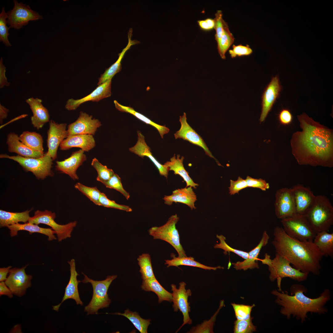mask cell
<instances>
[{
    "instance_id": "cell-1",
    "label": "cell",
    "mask_w": 333,
    "mask_h": 333,
    "mask_svg": "<svg viewBox=\"0 0 333 333\" xmlns=\"http://www.w3.org/2000/svg\"><path fill=\"white\" fill-rule=\"evenodd\" d=\"M301 131L292 136V154L300 165L333 166V131L305 113L298 115Z\"/></svg>"
},
{
    "instance_id": "cell-2",
    "label": "cell",
    "mask_w": 333,
    "mask_h": 333,
    "mask_svg": "<svg viewBox=\"0 0 333 333\" xmlns=\"http://www.w3.org/2000/svg\"><path fill=\"white\" fill-rule=\"evenodd\" d=\"M272 243L277 253L301 271L319 275L323 254L311 241H302L289 236L283 228L277 226Z\"/></svg>"
},
{
    "instance_id": "cell-3",
    "label": "cell",
    "mask_w": 333,
    "mask_h": 333,
    "mask_svg": "<svg viewBox=\"0 0 333 333\" xmlns=\"http://www.w3.org/2000/svg\"><path fill=\"white\" fill-rule=\"evenodd\" d=\"M291 295L288 292L273 290L272 294L276 297L275 303L282 306L280 313L289 319L291 316L302 323L306 321L308 313L325 314L328 309L325 306L331 299L330 290L326 289L315 298H311L306 296L307 289L303 285L298 284H293L290 288Z\"/></svg>"
},
{
    "instance_id": "cell-4",
    "label": "cell",
    "mask_w": 333,
    "mask_h": 333,
    "mask_svg": "<svg viewBox=\"0 0 333 333\" xmlns=\"http://www.w3.org/2000/svg\"><path fill=\"white\" fill-rule=\"evenodd\" d=\"M304 216L316 233L328 232L333 224V206L325 195H316L313 204Z\"/></svg>"
},
{
    "instance_id": "cell-5",
    "label": "cell",
    "mask_w": 333,
    "mask_h": 333,
    "mask_svg": "<svg viewBox=\"0 0 333 333\" xmlns=\"http://www.w3.org/2000/svg\"><path fill=\"white\" fill-rule=\"evenodd\" d=\"M261 261L263 264L268 266L270 280L272 282L277 280L278 291L280 292L282 291L281 283L282 278H288L301 282L306 280L309 274L292 267L287 259L277 253L273 259H271L269 255L265 253L264 258Z\"/></svg>"
},
{
    "instance_id": "cell-6",
    "label": "cell",
    "mask_w": 333,
    "mask_h": 333,
    "mask_svg": "<svg viewBox=\"0 0 333 333\" xmlns=\"http://www.w3.org/2000/svg\"><path fill=\"white\" fill-rule=\"evenodd\" d=\"M82 273L84 278L82 281H79V282L91 283L93 290L92 298L89 303L85 306L84 311L87 312V315L97 314L99 309L108 307L111 301L109 298L108 291L111 284L117 276H108L104 280L96 281L89 278L84 273Z\"/></svg>"
},
{
    "instance_id": "cell-7",
    "label": "cell",
    "mask_w": 333,
    "mask_h": 333,
    "mask_svg": "<svg viewBox=\"0 0 333 333\" xmlns=\"http://www.w3.org/2000/svg\"><path fill=\"white\" fill-rule=\"evenodd\" d=\"M0 158L17 162L26 171L32 173L39 179L43 180L54 175L51 170L53 160L46 153L39 158L25 157L18 155L10 156L6 154H1Z\"/></svg>"
},
{
    "instance_id": "cell-8",
    "label": "cell",
    "mask_w": 333,
    "mask_h": 333,
    "mask_svg": "<svg viewBox=\"0 0 333 333\" xmlns=\"http://www.w3.org/2000/svg\"><path fill=\"white\" fill-rule=\"evenodd\" d=\"M179 220L177 214L172 215L164 224L152 227L148 232L154 239L163 240L170 244L177 252L178 257H182L187 255L180 243L179 232L176 227Z\"/></svg>"
},
{
    "instance_id": "cell-9",
    "label": "cell",
    "mask_w": 333,
    "mask_h": 333,
    "mask_svg": "<svg viewBox=\"0 0 333 333\" xmlns=\"http://www.w3.org/2000/svg\"><path fill=\"white\" fill-rule=\"evenodd\" d=\"M281 222L290 236L301 241H313L316 233L304 215L296 214L281 220Z\"/></svg>"
},
{
    "instance_id": "cell-10",
    "label": "cell",
    "mask_w": 333,
    "mask_h": 333,
    "mask_svg": "<svg viewBox=\"0 0 333 333\" xmlns=\"http://www.w3.org/2000/svg\"><path fill=\"white\" fill-rule=\"evenodd\" d=\"M56 217L55 213L51 211L47 210L43 211L38 210L35 212L34 216L30 217L28 222L37 225L42 224L50 226L55 232L59 242L70 238L76 225V221L64 225L60 224L55 221Z\"/></svg>"
},
{
    "instance_id": "cell-11",
    "label": "cell",
    "mask_w": 333,
    "mask_h": 333,
    "mask_svg": "<svg viewBox=\"0 0 333 333\" xmlns=\"http://www.w3.org/2000/svg\"><path fill=\"white\" fill-rule=\"evenodd\" d=\"M13 9L7 13V24L10 27L19 29L29 22L43 18L38 12L32 10L29 5L14 0Z\"/></svg>"
},
{
    "instance_id": "cell-12",
    "label": "cell",
    "mask_w": 333,
    "mask_h": 333,
    "mask_svg": "<svg viewBox=\"0 0 333 333\" xmlns=\"http://www.w3.org/2000/svg\"><path fill=\"white\" fill-rule=\"evenodd\" d=\"M186 283L184 282L179 283L178 289L174 284H172L171 286L172 291V302L173 303V307L174 311L177 312L179 310L183 316V323L176 332L184 325L186 324L191 325L192 323V320L189 315L191 307L190 303L188 302V298L191 296L192 293L190 289H186Z\"/></svg>"
},
{
    "instance_id": "cell-13",
    "label": "cell",
    "mask_w": 333,
    "mask_h": 333,
    "mask_svg": "<svg viewBox=\"0 0 333 333\" xmlns=\"http://www.w3.org/2000/svg\"><path fill=\"white\" fill-rule=\"evenodd\" d=\"M275 196V211L278 218L282 220L297 214L291 188H280L277 191Z\"/></svg>"
},
{
    "instance_id": "cell-14",
    "label": "cell",
    "mask_w": 333,
    "mask_h": 333,
    "mask_svg": "<svg viewBox=\"0 0 333 333\" xmlns=\"http://www.w3.org/2000/svg\"><path fill=\"white\" fill-rule=\"evenodd\" d=\"M27 265L20 268H14L10 269L9 275L5 282L13 294L21 297L26 290L31 286L32 276L27 274L25 269Z\"/></svg>"
},
{
    "instance_id": "cell-15",
    "label": "cell",
    "mask_w": 333,
    "mask_h": 333,
    "mask_svg": "<svg viewBox=\"0 0 333 333\" xmlns=\"http://www.w3.org/2000/svg\"><path fill=\"white\" fill-rule=\"evenodd\" d=\"M47 140L48 150L46 152L53 160L56 159L57 151L62 142L68 136L67 124H58L52 120L49 122Z\"/></svg>"
},
{
    "instance_id": "cell-16",
    "label": "cell",
    "mask_w": 333,
    "mask_h": 333,
    "mask_svg": "<svg viewBox=\"0 0 333 333\" xmlns=\"http://www.w3.org/2000/svg\"><path fill=\"white\" fill-rule=\"evenodd\" d=\"M101 125L98 119L82 111L75 122L68 126V136L78 134L95 135L97 129Z\"/></svg>"
},
{
    "instance_id": "cell-17",
    "label": "cell",
    "mask_w": 333,
    "mask_h": 333,
    "mask_svg": "<svg viewBox=\"0 0 333 333\" xmlns=\"http://www.w3.org/2000/svg\"><path fill=\"white\" fill-rule=\"evenodd\" d=\"M282 87L278 76L273 77L265 88L261 97V112L260 123L264 121L271 110L273 104L279 98Z\"/></svg>"
},
{
    "instance_id": "cell-18",
    "label": "cell",
    "mask_w": 333,
    "mask_h": 333,
    "mask_svg": "<svg viewBox=\"0 0 333 333\" xmlns=\"http://www.w3.org/2000/svg\"><path fill=\"white\" fill-rule=\"evenodd\" d=\"M179 121L181 126L180 129L174 134L175 138H182L200 147L207 155L214 159L218 165L221 166L212 155L202 138L187 123L185 113L180 116Z\"/></svg>"
},
{
    "instance_id": "cell-19",
    "label": "cell",
    "mask_w": 333,
    "mask_h": 333,
    "mask_svg": "<svg viewBox=\"0 0 333 333\" xmlns=\"http://www.w3.org/2000/svg\"><path fill=\"white\" fill-rule=\"evenodd\" d=\"M296 214L304 215L313 204L315 196L310 188L297 184L291 188Z\"/></svg>"
},
{
    "instance_id": "cell-20",
    "label": "cell",
    "mask_w": 333,
    "mask_h": 333,
    "mask_svg": "<svg viewBox=\"0 0 333 333\" xmlns=\"http://www.w3.org/2000/svg\"><path fill=\"white\" fill-rule=\"evenodd\" d=\"M111 79L98 85L91 93L87 96L80 99L75 100L69 99L65 105V108L68 110L76 109L81 104L86 102L92 101L97 102L109 97L111 95Z\"/></svg>"
},
{
    "instance_id": "cell-21",
    "label": "cell",
    "mask_w": 333,
    "mask_h": 333,
    "mask_svg": "<svg viewBox=\"0 0 333 333\" xmlns=\"http://www.w3.org/2000/svg\"><path fill=\"white\" fill-rule=\"evenodd\" d=\"M86 159L84 151L80 149L73 152L67 158L56 161V169L61 173L68 175L73 180H78L79 177L76 174V171Z\"/></svg>"
},
{
    "instance_id": "cell-22",
    "label": "cell",
    "mask_w": 333,
    "mask_h": 333,
    "mask_svg": "<svg viewBox=\"0 0 333 333\" xmlns=\"http://www.w3.org/2000/svg\"><path fill=\"white\" fill-rule=\"evenodd\" d=\"M68 263L70 265V272L69 282L65 288L64 294L61 302L56 306H53V309L57 311L62 303L68 299L74 300L77 305L81 306L83 305L79 293L78 285L80 282L77 280V277L79 274L76 270L75 260L74 259H72Z\"/></svg>"
},
{
    "instance_id": "cell-23",
    "label": "cell",
    "mask_w": 333,
    "mask_h": 333,
    "mask_svg": "<svg viewBox=\"0 0 333 333\" xmlns=\"http://www.w3.org/2000/svg\"><path fill=\"white\" fill-rule=\"evenodd\" d=\"M137 134V142L134 146L129 149V150L142 158L148 157L156 166L160 174L167 178L169 171L168 168L165 165L160 163L153 156L150 152V148L146 143L145 137L141 132L138 131Z\"/></svg>"
},
{
    "instance_id": "cell-24",
    "label": "cell",
    "mask_w": 333,
    "mask_h": 333,
    "mask_svg": "<svg viewBox=\"0 0 333 333\" xmlns=\"http://www.w3.org/2000/svg\"><path fill=\"white\" fill-rule=\"evenodd\" d=\"M26 102L29 105L33 113L31 122L34 127L39 130L49 121L48 111L42 104L41 99L31 97L27 99Z\"/></svg>"
},
{
    "instance_id": "cell-25",
    "label": "cell",
    "mask_w": 333,
    "mask_h": 333,
    "mask_svg": "<svg viewBox=\"0 0 333 333\" xmlns=\"http://www.w3.org/2000/svg\"><path fill=\"white\" fill-rule=\"evenodd\" d=\"M95 146V141L92 135L78 134L68 135L61 143L60 147L62 150L77 147L84 152H88Z\"/></svg>"
},
{
    "instance_id": "cell-26",
    "label": "cell",
    "mask_w": 333,
    "mask_h": 333,
    "mask_svg": "<svg viewBox=\"0 0 333 333\" xmlns=\"http://www.w3.org/2000/svg\"><path fill=\"white\" fill-rule=\"evenodd\" d=\"M269 239V236L266 231H264L258 245L248 252L247 258L242 261H238L232 263L234 268L236 270H243L244 271L249 269H258L259 266L257 261L258 256L262 248L268 244Z\"/></svg>"
},
{
    "instance_id": "cell-27",
    "label": "cell",
    "mask_w": 333,
    "mask_h": 333,
    "mask_svg": "<svg viewBox=\"0 0 333 333\" xmlns=\"http://www.w3.org/2000/svg\"><path fill=\"white\" fill-rule=\"evenodd\" d=\"M192 187L189 186L173 191L171 195H165L163 199L164 203L170 205L173 202L180 203L187 205L191 210L195 209L197 197Z\"/></svg>"
},
{
    "instance_id": "cell-28",
    "label": "cell",
    "mask_w": 333,
    "mask_h": 333,
    "mask_svg": "<svg viewBox=\"0 0 333 333\" xmlns=\"http://www.w3.org/2000/svg\"><path fill=\"white\" fill-rule=\"evenodd\" d=\"M8 150L18 155L27 158H39L45 154L44 152L36 151L29 148L19 140V136L14 133H10L6 139Z\"/></svg>"
},
{
    "instance_id": "cell-29",
    "label": "cell",
    "mask_w": 333,
    "mask_h": 333,
    "mask_svg": "<svg viewBox=\"0 0 333 333\" xmlns=\"http://www.w3.org/2000/svg\"><path fill=\"white\" fill-rule=\"evenodd\" d=\"M132 33V29L131 28H130L128 33V41L127 44L123 49L121 52L118 54L119 57L117 60L110 67L107 68L104 73L101 75L97 83L98 85L109 80L112 79L115 74L120 71L121 69V62L126 52L132 46L139 43L137 40L131 39Z\"/></svg>"
},
{
    "instance_id": "cell-30",
    "label": "cell",
    "mask_w": 333,
    "mask_h": 333,
    "mask_svg": "<svg viewBox=\"0 0 333 333\" xmlns=\"http://www.w3.org/2000/svg\"><path fill=\"white\" fill-rule=\"evenodd\" d=\"M7 227L10 230V235L11 237L17 235L18 231L24 230L28 231L30 234L33 233H38L46 235L48 237L49 241L56 239L54 235L56 232L51 228H42L37 224L29 222L23 224L18 223L9 225Z\"/></svg>"
},
{
    "instance_id": "cell-31",
    "label": "cell",
    "mask_w": 333,
    "mask_h": 333,
    "mask_svg": "<svg viewBox=\"0 0 333 333\" xmlns=\"http://www.w3.org/2000/svg\"><path fill=\"white\" fill-rule=\"evenodd\" d=\"M180 157L179 155H177L176 157L174 154L170 161L166 162L164 164L168 168L169 171H173L174 174L179 175L182 177L186 183V187L190 186L196 188L198 184L193 181L185 169L183 163L184 157L182 156L180 158Z\"/></svg>"
},
{
    "instance_id": "cell-32",
    "label": "cell",
    "mask_w": 333,
    "mask_h": 333,
    "mask_svg": "<svg viewBox=\"0 0 333 333\" xmlns=\"http://www.w3.org/2000/svg\"><path fill=\"white\" fill-rule=\"evenodd\" d=\"M313 242L323 256L333 257V233L323 231L316 233Z\"/></svg>"
},
{
    "instance_id": "cell-33",
    "label": "cell",
    "mask_w": 333,
    "mask_h": 333,
    "mask_svg": "<svg viewBox=\"0 0 333 333\" xmlns=\"http://www.w3.org/2000/svg\"><path fill=\"white\" fill-rule=\"evenodd\" d=\"M141 288L146 291H152L158 297V302L160 303L164 301L172 302V294L165 290L159 283L155 278L142 280Z\"/></svg>"
},
{
    "instance_id": "cell-34",
    "label": "cell",
    "mask_w": 333,
    "mask_h": 333,
    "mask_svg": "<svg viewBox=\"0 0 333 333\" xmlns=\"http://www.w3.org/2000/svg\"><path fill=\"white\" fill-rule=\"evenodd\" d=\"M171 257L173 258L171 260H165V264L167 265V267L171 266L178 267L180 265H186L198 267L208 270H216L217 269H224L223 267L220 266L214 267L204 265L195 261L193 257H175V254L173 253L171 254Z\"/></svg>"
},
{
    "instance_id": "cell-35",
    "label": "cell",
    "mask_w": 333,
    "mask_h": 333,
    "mask_svg": "<svg viewBox=\"0 0 333 333\" xmlns=\"http://www.w3.org/2000/svg\"><path fill=\"white\" fill-rule=\"evenodd\" d=\"M114 103L116 109L118 110L130 113L145 123L150 125L155 128L158 131L162 138H163V135L164 134H167L169 132L170 130L169 129L165 126L161 125L156 124L144 115L137 112L132 108L122 105L116 100L114 101Z\"/></svg>"
},
{
    "instance_id": "cell-36",
    "label": "cell",
    "mask_w": 333,
    "mask_h": 333,
    "mask_svg": "<svg viewBox=\"0 0 333 333\" xmlns=\"http://www.w3.org/2000/svg\"><path fill=\"white\" fill-rule=\"evenodd\" d=\"M31 210H27L20 212H12L0 210V226L1 227L18 223L19 222H28L30 217Z\"/></svg>"
},
{
    "instance_id": "cell-37",
    "label": "cell",
    "mask_w": 333,
    "mask_h": 333,
    "mask_svg": "<svg viewBox=\"0 0 333 333\" xmlns=\"http://www.w3.org/2000/svg\"><path fill=\"white\" fill-rule=\"evenodd\" d=\"M19 140L27 147L36 151L44 152L42 136L35 132L24 131L19 136Z\"/></svg>"
},
{
    "instance_id": "cell-38",
    "label": "cell",
    "mask_w": 333,
    "mask_h": 333,
    "mask_svg": "<svg viewBox=\"0 0 333 333\" xmlns=\"http://www.w3.org/2000/svg\"><path fill=\"white\" fill-rule=\"evenodd\" d=\"M234 41V38L229 31L227 23L224 21L223 32L217 42L218 51L222 59H225V53Z\"/></svg>"
},
{
    "instance_id": "cell-39",
    "label": "cell",
    "mask_w": 333,
    "mask_h": 333,
    "mask_svg": "<svg viewBox=\"0 0 333 333\" xmlns=\"http://www.w3.org/2000/svg\"><path fill=\"white\" fill-rule=\"evenodd\" d=\"M113 314L125 317L129 319L140 333H147L148 326L150 324V319H143L137 312L131 311L128 309L125 310L123 313H116Z\"/></svg>"
},
{
    "instance_id": "cell-40",
    "label": "cell",
    "mask_w": 333,
    "mask_h": 333,
    "mask_svg": "<svg viewBox=\"0 0 333 333\" xmlns=\"http://www.w3.org/2000/svg\"><path fill=\"white\" fill-rule=\"evenodd\" d=\"M137 260L142 280L155 278L152 266L150 256L149 254L145 253L139 255Z\"/></svg>"
},
{
    "instance_id": "cell-41",
    "label": "cell",
    "mask_w": 333,
    "mask_h": 333,
    "mask_svg": "<svg viewBox=\"0 0 333 333\" xmlns=\"http://www.w3.org/2000/svg\"><path fill=\"white\" fill-rule=\"evenodd\" d=\"M224 306V301L221 300L219 307L210 319L204 321L202 324L193 327L188 333H213V327L216 316L221 308Z\"/></svg>"
},
{
    "instance_id": "cell-42",
    "label": "cell",
    "mask_w": 333,
    "mask_h": 333,
    "mask_svg": "<svg viewBox=\"0 0 333 333\" xmlns=\"http://www.w3.org/2000/svg\"><path fill=\"white\" fill-rule=\"evenodd\" d=\"M91 164L97 171V180L102 183L109 180L115 174L112 169L102 165L96 158L93 159Z\"/></svg>"
},
{
    "instance_id": "cell-43",
    "label": "cell",
    "mask_w": 333,
    "mask_h": 333,
    "mask_svg": "<svg viewBox=\"0 0 333 333\" xmlns=\"http://www.w3.org/2000/svg\"><path fill=\"white\" fill-rule=\"evenodd\" d=\"M75 187L95 204L100 206L99 198L101 192L96 187H88L78 183L75 185Z\"/></svg>"
},
{
    "instance_id": "cell-44",
    "label": "cell",
    "mask_w": 333,
    "mask_h": 333,
    "mask_svg": "<svg viewBox=\"0 0 333 333\" xmlns=\"http://www.w3.org/2000/svg\"><path fill=\"white\" fill-rule=\"evenodd\" d=\"M8 15L3 7L0 13V41L2 42L6 47L11 46L8 39L10 27L7 26Z\"/></svg>"
},
{
    "instance_id": "cell-45",
    "label": "cell",
    "mask_w": 333,
    "mask_h": 333,
    "mask_svg": "<svg viewBox=\"0 0 333 333\" xmlns=\"http://www.w3.org/2000/svg\"><path fill=\"white\" fill-rule=\"evenodd\" d=\"M253 318L246 320H237L234 322V333H252L257 331V327L252 323Z\"/></svg>"
},
{
    "instance_id": "cell-46",
    "label": "cell",
    "mask_w": 333,
    "mask_h": 333,
    "mask_svg": "<svg viewBox=\"0 0 333 333\" xmlns=\"http://www.w3.org/2000/svg\"><path fill=\"white\" fill-rule=\"evenodd\" d=\"M216 236L219 240L220 242L219 243L216 244L215 245L214 248L221 249L224 251L225 253L227 252L233 253L244 259L247 258L248 252L235 249L231 247L226 243L225 241L226 237L223 235L217 234Z\"/></svg>"
},
{
    "instance_id": "cell-47",
    "label": "cell",
    "mask_w": 333,
    "mask_h": 333,
    "mask_svg": "<svg viewBox=\"0 0 333 333\" xmlns=\"http://www.w3.org/2000/svg\"><path fill=\"white\" fill-rule=\"evenodd\" d=\"M231 305L237 320H246L250 318L252 309L255 306L254 304L250 306L235 303H232Z\"/></svg>"
},
{
    "instance_id": "cell-48",
    "label": "cell",
    "mask_w": 333,
    "mask_h": 333,
    "mask_svg": "<svg viewBox=\"0 0 333 333\" xmlns=\"http://www.w3.org/2000/svg\"><path fill=\"white\" fill-rule=\"evenodd\" d=\"M107 188L116 190L121 193L128 200L130 197L129 193L123 188L121 179L118 175L114 174L108 181L103 183Z\"/></svg>"
},
{
    "instance_id": "cell-49",
    "label": "cell",
    "mask_w": 333,
    "mask_h": 333,
    "mask_svg": "<svg viewBox=\"0 0 333 333\" xmlns=\"http://www.w3.org/2000/svg\"><path fill=\"white\" fill-rule=\"evenodd\" d=\"M99 203L100 206L106 208H115L126 212H131L132 211L129 206L117 203L114 201L109 199L105 194L102 192H101L99 198Z\"/></svg>"
},
{
    "instance_id": "cell-50",
    "label": "cell",
    "mask_w": 333,
    "mask_h": 333,
    "mask_svg": "<svg viewBox=\"0 0 333 333\" xmlns=\"http://www.w3.org/2000/svg\"><path fill=\"white\" fill-rule=\"evenodd\" d=\"M232 49L229 51V53L232 58L236 56H248L253 52L252 49L248 45L246 46L239 44L237 45H233Z\"/></svg>"
},
{
    "instance_id": "cell-51",
    "label": "cell",
    "mask_w": 333,
    "mask_h": 333,
    "mask_svg": "<svg viewBox=\"0 0 333 333\" xmlns=\"http://www.w3.org/2000/svg\"><path fill=\"white\" fill-rule=\"evenodd\" d=\"M230 186L229 193L230 195H234L236 193H238L241 190L248 187L246 179L239 176L237 180L234 181L230 180Z\"/></svg>"
},
{
    "instance_id": "cell-52",
    "label": "cell",
    "mask_w": 333,
    "mask_h": 333,
    "mask_svg": "<svg viewBox=\"0 0 333 333\" xmlns=\"http://www.w3.org/2000/svg\"><path fill=\"white\" fill-rule=\"evenodd\" d=\"M223 14L221 10H218L215 14V26L216 30L215 37L217 42L220 39L224 30V20L222 18Z\"/></svg>"
},
{
    "instance_id": "cell-53",
    "label": "cell",
    "mask_w": 333,
    "mask_h": 333,
    "mask_svg": "<svg viewBox=\"0 0 333 333\" xmlns=\"http://www.w3.org/2000/svg\"><path fill=\"white\" fill-rule=\"evenodd\" d=\"M245 179L248 187L259 188L263 191L269 188V183L262 179H254L248 176Z\"/></svg>"
},
{
    "instance_id": "cell-54",
    "label": "cell",
    "mask_w": 333,
    "mask_h": 333,
    "mask_svg": "<svg viewBox=\"0 0 333 333\" xmlns=\"http://www.w3.org/2000/svg\"><path fill=\"white\" fill-rule=\"evenodd\" d=\"M278 119L281 124L286 125L290 124L292 121L293 116L290 112L287 109H283L279 112Z\"/></svg>"
},
{
    "instance_id": "cell-55",
    "label": "cell",
    "mask_w": 333,
    "mask_h": 333,
    "mask_svg": "<svg viewBox=\"0 0 333 333\" xmlns=\"http://www.w3.org/2000/svg\"><path fill=\"white\" fill-rule=\"evenodd\" d=\"M197 23L200 28L204 31H209L215 28V19L211 18H207L204 20H198Z\"/></svg>"
},
{
    "instance_id": "cell-56",
    "label": "cell",
    "mask_w": 333,
    "mask_h": 333,
    "mask_svg": "<svg viewBox=\"0 0 333 333\" xmlns=\"http://www.w3.org/2000/svg\"><path fill=\"white\" fill-rule=\"evenodd\" d=\"M6 67L3 64L2 57L0 60V88H2L5 86H9L10 83L8 82L5 75Z\"/></svg>"
},
{
    "instance_id": "cell-57",
    "label": "cell",
    "mask_w": 333,
    "mask_h": 333,
    "mask_svg": "<svg viewBox=\"0 0 333 333\" xmlns=\"http://www.w3.org/2000/svg\"><path fill=\"white\" fill-rule=\"evenodd\" d=\"M13 293L4 281L0 282V296L6 295L10 298L13 297Z\"/></svg>"
},
{
    "instance_id": "cell-58",
    "label": "cell",
    "mask_w": 333,
    "mask_h": 333,
    "mask_svg": "<svg viewBox=\"0 0 333 333\" xmlns=\"http://www.w3.org/2000/svg\"><path fill=\"white\" fill-rule=\"evenodd\" d=\"M9 110L0 104V123L2 124L4 119H6Z\"/></svg>"
},
{
    "instance_id": "cell-59",
    "label": "cell",
    "mask_w": 333,
    "mask_h": 333,
    "mask_svg": "<svg viewBox=\"0 0 333 333\" xmlns=\"http://www.w3.org/2000/svg\"><path fill=\"white\" fill-rule=\"evenodd\" d=\"M11 267L12 266H10L7 267L1 268H0V282L6 280L7 278H6L7 275Z\"/></svg>"
}]
</instances>
